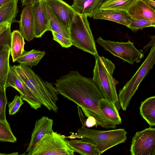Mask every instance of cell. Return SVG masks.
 <instances>
[{
  "instance_id": "3",
  "label": "cell",
  "mask_w": 155,
  "mask_h": 155,
  "mask_svg": "<svg viewBox=\"0 0 155 155\" xmlns=\"http://www.w3.org/2000/svg\"><path fill=\"white\" fill-rule=\"evenodd\" d=\"M95 57L92 79L98 85L103 98L114 105L117 108L119 101L116 86L119 82L113 77L115 68V64L103 56L98 55Z\"/></svg>"
},
{
  "instance_id": "12",
  "label": "cell",
  "mask_w": 155,
  "mask_h": 155,
  "mask_svg": "<svg viewBox=\"0 0 155 155\" xmlns=\"http://www.w3.org/2000/svg\"><path fill=\"white\" fill-rule=\"evenodd\" d=\"M53 120L46 116H43L36 121L30 143L25 152L27 153L26 154L31 155L36 144L45 134L53 132Z\"/></svg>"
},
{
  "instance_id": "20",
  "label": "cell",
  "mask_w": 155,
  "mask_h": 155,
  "mask_svg": "<svg viewBox=\"0 0 155 155\" xmlns=\"http://www.w3.org/2000/svg\"><path fill=\"white\" fill-rule=\"evenodd\" d=\"M18 0H11L0 7V24L6 22L11 24L18 22L16 18L18 12Z\"/></svg>"
},
{
  "instance_id": "24",
  "label": "cell",
  "mask_w": 155,
  "mask_h": 155,
  "mask_svg": "<svg viewBox=\"0 0 155 155\" xmlns=\"http://www.w3.org/2000/svg\"><path fill=\"white\" fill-rule=\"evenodd\" d=\"M100 109L105 116L116 125L121 124L118 110L115 106L103 98L99 102Z\"/></svg>"
},
{
  "instance_id": "36",
  "label": "cell",
  "mask_w": 155,
  "mask_h": 155,
  "mask_svg": "<svg viewBox=\"0 0 155 155\" xmlns=\"http://www.w3.org/2000/svg\"><path fill=\"white\" fill-rule=\"evenodd\" d=\"M150 8L155 10V1L153 0H141Z\"/></svg>"
},
{
  "instance_id": "33",
  "label": "cell",
  "mask_w": 155,
  "mask_h": 155,
  "mask_svg": "<svg viewBox=\"0 0 155 155\" xmlns=\"http://www.w3.org/2000/svg\"><path fill=\"white\" fill-rule=\"evenodd\" d=\"M95 126L97 127V125L94 117L92 116L87 117V118L85 121V126L88 127H91Z\"/></svg>"
},
{
  "instance_id": "37",
  "label": "cell",
  "mask_w": 155,
  "mask_h": 155,
  "mask_svg": "<svg viewBox=\"0 0 155 155\" xmlns=\"http://www.w3.org/2000/svg\"><path fill=\"white\" fill-rule=\"evenodd\" d=\"M11 0H0V7L5 4Z\"/></svg>"
},
{
  "instance_id": "4",
  "label": "cell",
  "mask_w": 155,
  "mask_h": 155,
  "mask_svg": "<svg viewBox=\"0 0 155 155\" xmlns=\"http://www.w3.org/2000/svg\"><path fill=\"white\" fill-rule=\"evenodd\" d=\"M127 133L124 129L98 130L82 126L74 136L81 138L82 141L93 144L101 154L116 145L124 143L127 139Z\"/></svg>"
},
{
  "instance_id": "1",
  "label": "cell",
  "mask_w": 155,
  "mask_h": 155,
  "mask_svg": "<svg viewBox=\"0 0 155 155\" xmlns=\"http://www.w3.org/2000/svg\"><path fill=\"white\" fill-rule=\"evenodd\" d=\"M58 94L77 104L87 117H94L97 125L107 129H115L116 124L102 113L99 102L103 98L97 84L92 79L82 76L76 71H70L56 81Z\"/></svg>"
},
{
  "instance_id": "32",
  "label": "cell",
  "mask_w": 155,
  "mask_h": 155,
  "mask_svg": "<svg viewBox=\"0 0 155 155\" xmlns=\"http://www.w3.org/2000/svg\"><path fill=\"white\" fill-rule=\"evenodd\" d=\"M11 27H8L0 35V53L5 45H10L11 34Z\"/></svg>"
},
{
  "instance_id": "18",
  "label": "cell",
  "mask_w": 155,
  "mask_h": 155,
  "mask_svg": "<svg viewBox=\"0 0 155 155\" xmlns=\"http://www.w3.org/2000/svg\"><path fill=\"white\" fill-rule=\"evenodd\" d=\"M42 8L49 21L50 31L70 38L69 29L60 21L53 14L46 1L41 2Z\"/></svg>"
},
{
  "instance_id": "6",
  "label": "cell",
  "mask_w": 155,
  "mask_h": 155,
  "mask_svg": "<svg viewBox=\"0 0 155 155\" xmlns=\"http://www.w3.org/2000/svg\"><path fill=\"white\" fill-rule=\"evenodd\" d=\"M155 64V45L153 44L146 58L134 75L119 91L120 104L123 110L126 111L130 101L138 90L143 79L148 76Z\"/></svg>"
},
{
  "instance_id": "22",
  "label": "cell",
  "mask_w": 155,
  "mask_h": 155,
  "mask_svg": "<svg viewBox=\"0 0 155 155\" xmlns=\"http://www.w3.org/2000/svg\"><path fill=\"white\" fill-rule=\"evenodd\" d=\"M24 38L18 30H14L11 34L10 55L13 62L21 55L24 50Z\"/></svg>"
},
{
  "instance_id": "38",
  "label": "cell",
  "mask_w": 155,
  "mask_h": 155,
  "mask_svg": "<svg viewBox=\"0 0 155 155\" xmlns=\"http://www.w3.org/2000/svg\"><path fill=\"white\" fill-rule=\"evenodd\" d=\"M7 155V154H6L5 153H0V155Z\"/></svg>"
},
{
  "instance_id": "9",
  "label": "cell",
  "mask_w": 155,
  "mask_h": 155,
  "mask_svg": "<svg viewBox=\"0 0 155 155\" xmlns=\"http://www.w3.org/2000/svg\"><path fill=\"white\" fill-rule=\"evenodd\" d=\"M130 150L132 155H155V128L150 127L137 132Z\"/></svg>"
},
{
  "instance_id": "34",
  "label": "cell",
  "mask_w": 155,
  "mask_h": 155,
  "mask_svg": "<svg viewBox=\"0 0 155 155\" xmlns=\"http://www.w3.org/2000/svg\"><path fill=\"white\" fill-rule=\"evenodd\" d=\"M12 24L6 22L0 24V35L5 31L8 27L11 26Z\"/></svg>"
},
{
  "instance_id": "30",
  "label": "cell",
  "mask_w": 155,
  "mask_h": 155,
  "mask_svg": "<svg viewBox=\"0 0 155 155\" xmlns=\"http://www.w3.org/2000/svg\"><path fill=\"white\" fill-rule=\"evenodd\" d=\"M24 104L20 96L16 95L13 101L8 105L9 114L10 115L15 114L19 111L21 106Z\"/></svg>"
},
{
  "instance_id": "26",
  "label": "cell",
  "mask_w": 155,
  "mask_h": 155,
  "mask_svg": "<svg viewBox=\"0 0 155 155\" xmlns=\"http://www.w3.org/2000/svg\"><path fill=\"white\" fill-rule=\"evenodd\" d=\"M137 0H105L101 4L99 9L128 11Z\"/></svg>"
},
{
  "instance_id": "39",
  "label": "cell",
  "mask_w": 155,
  "mask_h": 155,
  "mask_svg": "<svg viewBox=\"0 0 155 155\" xmlns=\"http://www.w3.org/2000/svg\"><path fill=\"white\" fill-rule=\"evenodd\" d=\"M105 0H103V2H104V1Z\"/></svg>"
},
{
  "instance_id": "29",
  "label": "cell",
  "mask_w": 155,
  "mask_h": 155,
  "mask_svg": "<svg viewBox=\"0 0 155 155\" xmlns=\"http://www.w3.org/2000/svg\"><path fill=\"white\" fill-rule=\"evenodd\" d=\"M6 89L0 88V120L7 121L5 109L8 103L5 94Z\"/></svg>"
},
{
  "instance_id": "14",
  "label": "cell",
  "mask_w": 155,
  "mask_h": 155,
  "mask_svg": "<svg viewBox=\"0 0 155 155\" xmlns=\"http://www.w3.org/2000/svg\"><path fill=\"white\" fill-rule=\"evenodd\" d=\"M31 5L34 16L35 38H41L46 31H50L49 21L42 8L41 2Z\"/></svg>"
},
{
  "instance_id": "16",
  "label": "cell",
  "mask_w": 155,
  "mask_h": 155,
  "mask_svg": "<svg viewBox=\"0 0 155 155\" xmlns=\"http://www.w3.org/2000/svg\"><path fill=\"white\" fill-rule=\"evenodd\" d=\"M127 12L132 18L155 23V10L141 0H137L130 7Z\"/></svg>"
},
{
  "instance_id": "17",
  "label": "cell",
  "mask_w": 155,
  "mask_h": 155,
  "mask_svg": "<svg viewBox=\"0 0 155 155\" xmlns=\"http://www.w3.org/2000/svg\"><path fill=\"white\" fill-rule=\"evenodd\" d=\"M103 2V0H74L71 6L78 14L93 17Z\"/></svg>"
},
{
  "instance_id": "27",
  "label": "cell",
  "mask_w": 155,
  "mask_h": 155,
  "mask_svg": "<svg viewBox=\"0 0 155 155\" xmlns=\"http://www.w3.org/2000/svg\"><path fill=\"white\" fill-rule=\"evenodd\" d=\"M17 140L7 121L0 120V141L15 143Z\"/></svg>"
},
{
  "instance_id": "10",
  "label": "cell",
  "mask_w": 155,
  "mask_h": 155,
  "mask_svg": "<svg viewBox=\"0 0 155 155\" xmlns=\"http://www.w3.org/2000/svg\"><path fill=\"white\" fill-rule=\"evenodd\" d=\"M9 87L16 89L19 93L22 100L26 101L31 108L37 110L41 107V102L11 66H10L6 83V87Z\"/></svg>"
},
{
  "instance_id": "19",
  "label": "cell",
  "mask_w": 155,
  "mask_h": 155,
  "mask_svg": "<svg viewBox=\"0 0 155 155\" xmlns=\"http://www.w3.org/2000/svg\"><path fill=\"white\" fill-rule=\"evenodd\" d=\"M10 45H5L0 53V88L6 89V83L10 69Z\"/></svg>"
},
{
  "instance_id": "35",
  "label": "cell",
  "mask_w": 155,
  "mask_h": 155,
  "mask_svg": "<svg viewBox=\"0 0 155 155\" xmlns=\"http://www.w3.org/2000/svg\"><path fill=\"white\" fill-rule=\"evenodd\" d=\"M22 6L26 5H31L34 3L40 2L46 0H20Z\"/></svg>"
},
{
  "instance_id": "31",
  "label": "cell",
  "mask_w": 155,
  "mask_h": 155,
  "mask_svg": "<svg viewBox=\"0 0 155 155\" xmlns=\"http://www.w3.org/2000/svg\"><path fill=\"white\" fill-rule=\"evenodd\" d=\"M51 32L53 36V39L59 43L62 47L67 48L72 45L70 38H67L54 31H51Z\"/></svg>"
},
{
  "instance_id": "23",
  "label": "cell",
  "mask_w": 155,
  "mask_h": 155,
  "mask_svg": "<svg viewBox=\"0 0 155 155\" xmlns=\"http://www.w3.org/2000/svg\"><path fill=\"white\" fill-rule=\"evenodd\" d=\"M68 144L74 152L82 155H100V152L93 144L81 140H67Z\"/></svg>"
},
{
  "instance_id": "2",
  "label": "cell",
  "mask_w": 155,
  "mask_h": 155,
  "mask_svg": "<svg viewBox=\"0 0 155 155\" xmlns=\"http://www.w3.org/2000/svg\"><path fill=\"white\" fill-rule=\"evenodd\" d=\"M12 67L41 104L49 110L57 113L58 93L51 84L43 81L27 65L20 64Z\"/></svg>"
},
{
  "instance_id": "15",
  "label": "cell",
  "mask_w": 155,
  "mask_h": 155,
  "mask_svg": "<svg viewBox=\"0 0 155 155\" xmlns=\"http://www.w3.org/2000/svg\"><path fill=\"white\" fill-rule=\"evenodd\" d=\"M95 19H104L112 21L125 25H129L131 17L126 11L99 8L93 17Z\"/></svg>"
},
{
  "instance_id": "13",
  "label": "cell",
  "mask_w": 155,
  "mask_h": 155,
  "mask_svg": "<svg viewBox=\"0 0 155 155\" xmlns=\"http://www.w3.org/2000/svg\"><path fill=\"white\" fill-rule=\"evenodd\" d=\"M19 29L24 38L30 41L35 38L33 13L31 5H26L22 9L20 16Z\"/></svg>"
},
{
  "instance_id": "7",
  "label": "cell",
  "mask_w": 155,
  "mask_h": 155,
  "mask_svg": "<svg viewBox=\"0 0 155 155\" xmlns=\"http://www.w3.org/2000/svg\"><path fill=\"white\" fill-rule=\"evenodd\" d=\"M74 152L63 136L53 131L45 134L31 155H74Z\"/></svg>"
},
{
  "instance_id": "28",
  "label": "cell",
  "mask_w": 155,
  "mask_h": 155,
  "mask_svg": "<svg viewBox=\"0 0 155 155\" xmlns=\"http://www.w3.org/2000/svg\"><path fill=\"white\" fill-rule=\"evenodd\" d=\"M155 27V23L142 19H138L131 18L130 22L127 27L132 31L136 32L138 30L149 27Z\"/></svg>"
},
{
  "instance_id": "11",
  "label": "cell",
  "mask_w": 155,
  "mask_h": 155,
  "mask_svg": "<svg viewBox=\"0 0 155 155\" xmlns=\"http://www.w3.org/2000/svg\"><path fill=\"white\" fill-rule=\"evenodd\" d=\"M52 12L69 30L77 13L71 6L63 0H46Z\"/></svg>"
},
{
  "instance_id": "25",
  "label": "cell",
  "mask_w": 155,
  "mask_h": 155,
  "mask_svg": "<svg viewBox=\"0 0 155 155\" xmlns=\"http://www.w3.org/2000/svg\"><path fill=\"white\" fill-rule=\"evenodd\" d=\"M45 54V52L44 51L35 49L27 51H25L16 61L20 64L32 68L36 66Z\"/></svg>"
},
{
  "instance_id": "40",
  "label": "cell",
  "mask_w": 155,
  "mask_h": 155,
  "mask_svg": "<svg viewBox=\"0 0 155 155\" xmlns=\"http://www.w3.org/2000/svg\"><path fill=\"white\" fill-rule=\"evenodd\" d=\"M1 7V6H0Z\"/></svg>"
},
{
  "instance_id": "5",
  "label": "cell",
  "mask_w": 155,
  "mask_h": 155,
  "mask_svg": "<svg viewBox=\"0 0 155 155\" xmlns=\"http://www.w3.org/2000/svg\"><path fill=\"white\" fill-rule=\"evenodd\" d=\"M87 17L76 14L69 31L72 45L94 56L98 55Z\"/></svg>"
},
{
  "instance_id": "21",
  "label": "cell",
  "mask_w": 155,
  "mask_h": 155,
  "mask_svg": "<svg viewBox=\"0 0 155 155\" xmlns=\"http://www.w3.org/2000/svg\"><path fill=\"white\" fill-rule=\"evenodd\" d=\"M140 114L151 127L155 125V96L147 98L141 103Z\"/></svg>"
},
{
  "instance_id": "8",
  "label": "cell",
  "mask_w": 155,
  "mask_h": 155,
  "mask_svg": "<svg viewBox=\"0 0 155 155\" xmlns=\"http://www.w3.org/2000/svg\"><path fill=\"white\" fill-rule=\"evenodd\" d=\"M97 41L105 50L132 65L140 62L144 57L143 50L137 49L134 43L129 40L126 42H119L106 40L100 37L97 38Z\"/></svg>"
}]
</instances>
